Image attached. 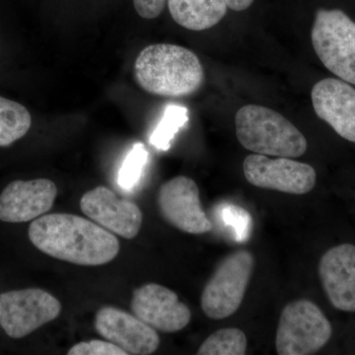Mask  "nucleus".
<instances>
[{
	"instance_id": "nucleus-5",
	"label": "nucleus",
	"mask_w": 355,
	"mask_h": 355,
	"mask_svg": "<svg viewBox=\"0 0 355 355\" xmlns=\"http://www.w3.org/2000/svg\"><path fill=\"white\" fill-rule=\"evenodd\" d=\"M311 39L322 64L338 78L355 85V22L338 9H320Z\"/></svg>"
},
{
	"instance_id": "nucleus-6",
	"label": "nucleus",
	"mask_w": 355,
	"mask_h": 355,
	"mask_svg": "<svg viewBox=\"0 0 355 355\" xmlns=\"http://www.w3.org/2000/svg\"><path fill=\"white\" fill-rule=\"evenodd\" d=\"M254 259L247 250H239L221 261L203 288L200 306L209 319L232 316L241 306L253 275Z\"/></svg>"
},
{
	"instance_id": "nucleus-18",
	"label": "nucleus",
	"mask_w": 355,
	"mask_h": 355,
	"mask_svg": "<svg viewBox=\"0 0 355 355\" xmlns=\"http://www.w3.org/2000/svg\"><path fill=\"white\" fill-rule=\"evenodd\" d=\"M247 336L237 328H226L209 336L198 350V355H244Z\"/></svg>"
},
{
	"instance_id": "nucleus-7",
	"label": "nucleus",
	"mask_w": 355,
	"mask_h": 355,
	"mask_svg": "<svg viewBox=\"0 0 355 355\" xmlns=\"http://www.w3.org/2000/svg\"><path fill=\"white\" fill-rule=\"evenodd\" d=\"M0 326L6 335L21 338L57 319L62 312L58 299L40 288L21 289L0 294Z\"/></svg>"
},
{
	"instance_id": "nucleus-22",
	"label": "nucleus",
	"mask_w": 355,
	"mask_h": 355,
	"mask_svg": "<svg viewBox=\"0 0 355 355\" xmlns=\"http://www.w3.org/2000/svg\"><path fill=\"white\" fill-rule=\"evenodd\" d=\"M69 355H127L125 350L111 342L93 340L77 343L67 352Z\"/></svg>"
},
{
	"instance_id": "nucleus-9",
	"label": "nucleus",
	"mask_w": 355,
	"mask_h": 355,
	"mask_svg": "<svg viewBox=\"0 0 355 355\" xmlns=\"http://www.w3.org/2000/svg\"><path fill=\"white\" fill-rule=\"evenodd\" d=\"M157 205L168 223L189 234H205L212 223L200 202L198 184L191 178L178 176L166 182L158 191Z\"/></svg>"
},
{
	"instance_id": "nucleus-19",
	"label": "nucleus",
	"mask_w": 355,
	"mask_h": 355,
	"mask_svg": "<svg viewBox=\"0 0 355 355\" xmlns=\"http://www.w3.org/2000/svg\"><path fill=\"white\" fill-rule=\"evenodd\" d=\"M188 121L189 111L186 107L173 104L166 107L162 119L151 133L150 144L159 150H168L175 135Z\"/></svg>"
},
{
	"instance_id": "nucleus-15",
	"label": "nucleus",
	"mask_w": 355,
	"mask_h": 355,
	"mask_svg": "<svg viewBox=\"0 0 355 355\" xmlns=\"http://www.w3.org/2000/svg\"><path fill=\"white\" fill-rule=\"evenodd\" d=\"M319 277L324 293L336 309L355 312V246L338 245L323 254Z\"/></svg>"
},
{
	"instance_id": "nucleus-10",
	"label": "nucleus",
	"mask_w": 355,
	"mask_h": 355,
	"mask_svg": "<svg viewBox=\"0 0 355 355\" xmlns=\"http://www.w3.org/2000/svg\"><path fill=\"white\" fill-rule=\"evenodd\" d=\"M133 315L154 330L177 333L190 323L188 306L180 302L174 291L157 284H148L135 289L132 300Z\"/></svg>"
},
{
	"instance_id": "nucleus-16",
	"label": "nucleus",
	"mask_w": 355,
	"mask_h": 355,
	"mask_svg": "<svg viewBox=\"0 0 355 355\" xmlns=\"http://www.w3.org/2000/svg\"><path fill=\"white\" fill-rule=\"evenodd\" d=\"M173 20L191 31H205L218 24L226 12V0H168Z\"/></svg>"
},
{
	"instance_id": "nucleus-4",
	"label": "nucleus",
	"mask_w": 355,
	"mask_h": 355,
	"mask_svg": "<svg viewBox=\"0 0 355 355\" xmlns=\"http://www.w3.org/2000/svg\"><path fill=\"white\" fill-rule=\"evenodd\" d=\"M333 335L330 321L307 299L288 303L282 310L275 336L279 355H310L323 349Z\"/></svg>"
},
{
	"instance_id": "nucleus-17",
	"label": "nucleus",
	"mask_w": 355,
	"mask_h": 355,
	"mask_svg": "<svg viewBox=\"0 0 355 355\" xmlns=\"http://www.w3.org/2000/svg\"><path fill=\"white\" fill-rule=\"evenodd\" d=\"M31 125V114L23 105L0 96V147L22 139Z\"/></svg>"
},
{
	"instance_id": "nucleus-14",
	"label": "nucleus",
	"mask_w": 355,
	"mask_h": 355,
	"mask_svg": "<svg viewBox=\"0 0 355 355\" xmlns=\"http://www.w3.org/2000/svg\"><path fill=\"white\" fill-rule=\"evenodd\" d=\"M311 97L317 116L355 144V89L342 79L326 78L315 84Z\"/></svg>"
},
{
	"instance_id": "nucleus-3",
	"label": "nucleus",
	"mask_w": 355,
	"mask_h": 355,
	"mask_svg": "<svg viewBox=\"0 0 355 355\" xmlns=\"http://www.w3.org/2000/svg\"><path fill=\"white\" fill-rule=\"evenodd\" d=\"M235 127L238 141L252 153L297 158L307 150L303 133L282 114L266 107H242L236 113Z\"/></svg>"
},
{
	"instance_id": "nucleus-21",
	"label": "nucleus",
	"mask_w": 355,
	"mask_h": 355,
	"mask_svg": "<svg viewBox=\"0 0 355 355\" xmlns=\"http://www.w3.org/2000/svg\"><path fill=\"white\" fill-rule=\"evenodd\" d=\"M221 216L225 224L234 229L236 239L240 242L247 239L251 228V216L246 210L229 205L222 209Z\"/></svg>"
},
{
	"instance_id": "nucleus-20",
	"label": "nucleus",
	"mask_w": 355,
	"mask_h": 355,
	"mask_svg": "<svg viewBox=\"0 0 355 355\" xmlns=\"http://www.w3.org/2000/svg\"><path fill=\"white\" fill-rule=\"evenodd\" d=\"M148 161V153L142 144H135L121 165L118 183L123 190L132 191L139 183Z\"/></svg>"
},
{
	"instance_id": "nucleus-24",
	"label": "nucleus",
	"mask_w": 355,
	"mask_h": 355,
	"mask_svg": "<svg viewBox=\"0 0 355 355\" xmlns=\"http://www.w3.org/2000/svg\"><path fill=\"white\" fill-rule=\"evenodd\" d=\"M228 8L234 11L246 10L253 3L254 0H226Z\"/></svg>"
},
{
	"instance_id": "nucleus-8",
	"label": "nucleus",
	"mask_w": 355,
	"mask_h": 355,
	"mask_svg": "<svg viewBox=\"0 0 355 355\" xmlns=\"http://www.w3.org/2000/svg\"><path fill=\"white\" fill-rule=\"evenodd\" d=\"M243 171L247 181L257 188L291 195H305L316 184L314 168L292 158L251 154L243 162Z\"/></svg>"
},
{
	"instance_id": "nucleus-13",
	"label": "nucleus",
	"mask_w": 355,
	"mask_h": 355,
	"mask_svg": "<svg viewBox=\"0 0 355 355\" xmlns=\"http://www.w3.org/2000/svg\"><path fill=\"white\" fill-rule=\"evenodd\" d=\"M58 188L49 179L16 180L0 195V220L22 223L35 220L53 207Z\"/></svg>"
},
{
	"instance_id": "nucleus-11",
	"label": "nucleus",
	"mask_w": 355,
	"mask_h": 355,
	"mask_svg": "<svg viewBox=\"0 0 355 355\" xmlns=\"http://www.w3.org/2000/svg\"><path fill=\"white\" fill-rule=\"evenodd\" d=\"M80 209L91 220L114 234L133 239L142 225V212L137 203L116 197L107 187L99 186L84 193Z\"/></svg>"
},
{
	"instance_id": "nucleus-23",
	"label": "nucleus",
	"mask_w": 355,
	"mask_h": 355,
	"mask_svg": "<svg viewBox=\"0 0 355 355\" xmlns=\"http://www.w3.org/2000/svg\"><path fill=\"white\" fill-rule=\"evenodd\" d=\"M168 0H133V6L144 19L157 18L164 10Z\"/></svg>"
},
{
	"instance_id": "nucleus-12",
	"label": "nucleus",
	"mask_w": 355,
	"mask_h": 355,
	"mask_svg": "<svg viewBox=\"0 0 355 355\" xmlns=\"http://www.w3.org/2000/svg\"><path fill=\"white\" fill-rule=\"evenodd\" d=\"M94 324L102 338L118 345L127 354H153L160 343L156 330L135 315L112 306L98 311Z\"/></svg>"
},
{
	"instance_id": "nucleus-2",
	"label": "nucleus",
	"mask_w": 355,
	"mask_h": 355,
	"mask_svg": "<svg viewBox=\"0 0 355 355\" xmlns=\"http://www.w3.org/2000/svg\"><path fill=\"white\" fill-rule=\"evenodd\" d=\"M135 78L149 94L181 98L195 94L205 83L202 62L193 51L171 44H155L140 51Z\"/></svg>"
},
{
	"instance_id": "nucleus-1",
	"label": "nucleus",
	"mask_w": 355,
	"mask_h": 355,
	"mask_svg": "<svg viewBox=\"0 0 355 355\" xmlns=\"http://www.w3.org/2000/svg\"><path fill=\"white\" fill-rule=\"evenodd\" d=\"M28 235L44 254L74 265H106L120 252V243L112 232L73 214L40 216L33 220Z\"/></svg>"
},
{
	"instance_id": "nucleus-25",
	"label": "nucleus",
	"mask_w": 355,
	"mask_h": 355,
	"mask_svg": "<svg viewBox=\"0 0 355 355\" xmlns=\"http://www.w3.org/2000/svg\"><path fill=\"white\" fill-rule=\"evenodd\" d=\"M0 316H1V302H0Z\"/></svg>"
}]
</instances>
